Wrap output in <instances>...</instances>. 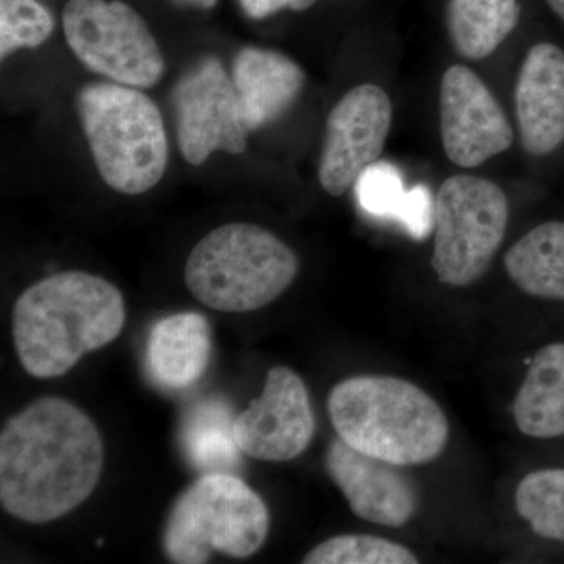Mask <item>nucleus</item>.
<instances>
[{
	"mask_svg": "<svg viewBox=\"0 0 564 564\" xmlns=\"http://www.w3.org/2000/svg\"><path fill=\"white\" fill-rule=\"evenodd\" d=\"M328 414L345 443L403 467L440 458L451 432L444 411L429 393L383 375H361L334 386Z\"/></svg>",
	"mask_w": 564,
	"mask_h": 564,
	"instance_id": "obj_3",
	"label": "nucleus"
},
{
	"mask_svg": "<svg viewBox=\"0 0 564 564\" xmlns=\"http://www.w3.org/2000/svg\"><path fill=\"white\" fill-rule=\"evenodd\" d=\"M440 115L445 155L463 169H477L513 144V128L502 106L467 66L445 70Z\"/></svg>",
	"mask_w": 564,
	"mask_h": 564,
	"instance_id": "obj_12",
	"label": "nucleus"
},
{
	"mask_svg": "<svg viewBox=\"0 0 564 564\" xmlns=\"http://www.w3.org/2000/svg\"><path fill=\"white\" fill-rule=\"evenodd\" d=\"M210 350V326L202 314L170 315L152 328L148 364L159 383L172 389L187 388L207 369Z\"/></svg>",
	"mask_w": 564,
	"mask_h": 564,
	"instance_id": "obj_16",
	"label": "nucleus"
},
{
	"mask_svg": "<svg viewBox=\"0 0 564 564\" xmlns=\"http://www.w3.org/2000/svg\"><path fill=\"white\" fill-rule=\"evenodd\" d=\"M503 263L527 295L564 302V221L543 223L527 232L507 251Z\"/></svg>",
	"mask_w": 564,
	"mask_h": 564,
	"instance_id": "obj_18",
	"label": "nucleus"
},
{
	"mask_svg": "<svg viewBox=\"0 0 564 564\" xmlns=\"http://www.w3.org/2000/svg\"><path fill=\"white\" fill-rule=\"evenodd\" d=\"M325 467L364 521L399 529L417 513L421 496L403 466L362 454L337 436L326 451Z\"/></svg>",
	"mask_w": 564,
	"mask_h": 564,
	"instance_id": "obj_13",
	"label": "nucleus"
},
{
	"mask_svg": "<svg viewBox=\"0 0 564 564\" xmlns=\"http://www.w3.org/2000/svg\"><path fill=\"white\" fill-rule=\"evenodd\" d=\"M315 419L310 392L289 367H273L265 388L248 410L234 419L237 447L259 462H291L310 447Z\"/></svg>",
	"mask_w": 564,
	"mask_h": 564,
	"instance_id": "obj_11",
	"label": "nucleus"
},
{
	"mask_svg": "<svg viewBox=\"0 0 564 564\" xmlns=\"http://www.w3.org/2000/svg\"><path fill=\"white\" fill-rule=\"evenodd\" d=\"M519 18V0H448L445 9L452 44L469 61H484L499 50Z\"/></svg>",
	"mask_w": 564,
	"mask_h": 564,
	"instance_id": "obj_19",
	"label": "nucleus"
},
{
	"mask_svg": "<svg viewBox=\"0 0 564 564\" xmlns=\"http://www.w3.org/2000/svg\"><path fill=\"white\" fill-rule=\"evenodd\" d=\"M516 120L524 150L547 155L564 143V51L551 43L527 52L514 90Z\"/></svg>",
	"mask_w": 564,
	"mask_h": 564,
	"instance_id": "obj_14",
	"label": "nucleus"
},
{
	"mask_svg": "<svg viewBox=\"0 0 564 564\" xmlns=\"http://www.w3.org/2000/svg\"><path fill=\"white\" fill-rule=\"evenodd\" d=\"M315 3H317V0H291L289 9L292 11H306L314 7Z\"/></svg>",
	"mask_w": 564,
	"mask_h": 564,
	"instance_id": "obj_28",
	"label": "nucleus"
},
{
	"mask_svg": "<svg viewBox=\"0 0 564 564\" xmlns=\"http://www.w3.org/2000/svg\"><path fill=\"white\" fill-rule=\"evenodd\" d=\"M516 510L534 534L564 543V469L525 475L516 489Z\"/></svg>",
	"mask_w": 564,
	"mask_h": 564,
	"instance_id": "obj_20",
	"label": "nucleus"
},
{
	"mask_svg": "<svg viewBox=\"0 0 564 564\" xmlns=\"http://www.w3.org/2000/svg\"><path fill=\"white\" fill-rule=\"evenodd\" d=\"M359 206L373 217L399 220L408 191L399 169L392 163L378 161L359 176L355 184Z\"/></svg>",
	"mask_w": 564,
	"mask_h": 564,
	"instance_id": "obj_24",
	"label": "nucleus"
},
{
	"mask_svg": "<svg viewBox=\"0 0 564 564\" xmlns=\"http://www.w3.org/2000/svg\"><path fill=\"white\" fill-rule=\"evenodd\" d=\"M304 564H415L417 556L403 544L372 534H339L314 547Z\"/></svg>",
	"mask_w": 564,
	"mask_h": 564,
	"instance_id": "obj_22",
	"label": "nucleus"
},
{
	"mask_svg": "<svg viewBox=\"0 0 564 564\" xmlns=\"http://www.w3.org/2000/svg\"><path fill=\"white\" fill-rule=\"evenodd\" d=\"M124 322V299L111 282L85 272L52 274L17 300L14 348L32 377H61L113 343Z\"/></svg>",
	"mask_w": 564,
	"mask_h": 564,
	"instance_id": "obj_2",
	"label": "nucleus"
},
{
	"mask_svg": "<svg viewBox=\"0 0 564 564\" xmlns=\"http://www.w3.org/2000/svg\"><path fill=\"white\" fill-rule=\"evenodd\" d=\"M77 111L96 169L110 188L141 195L161 182L169 139L150 96L117 82H91L77 93Z\"/></svg>",
	"mask_w": 564,
	"mask_h": 564,
	"instance_id": "obj_4",
	"label": "nucleus"
},
{
	"mask_svg": "<svg viewBox=\"0 0 564 564\" xmlns=\"http://www.w3.org/2000/svg\"><path fill=\"white\" fill-rule=\"evenodd\" d=\"M231 79L245 128L254 132L292 109L302 95L306 74L299 63L281 52L247 46L234 58Z\"/></svg>",
	"mask_w": 564,
	"mask_h": 564,
	"instance_id": "obj_15",
	"label": "nucleus"
},
{
	"mask_svg": "<svg viewBox=\"0 0 564 564\" xmlns=\"http://www.w3.org/2000/svg\"><path fill=\"white\" fill-rule=\"evenodd\" d=\"M239 3L251 20H265L291 7V0H239Z\"/></svg>",
	"mask_w": 564,
	"mask_h": 564,
	"instance_id": "obj_26",
	"label": "nucleus"
},
{
	"mask_svg": "<svg viewBox=\"0 0 564 564\" xmlns=\"http://www.w3.org/2000/svg\"><path fill=\"white\" fill-rule=\"evenodd\" d=\"M391 99L383 88L364 84L345 93L326 121L318 181L343 196L370 165L380 161L392 126Z\"/></svg>",
	"mask_w": 564,
	"mask_h": 564,
	"instance_id": "obj_10",
	"label": "nucleus"
},
{
	"mask_svg": "<svg viewBox=\"0 0 564 564\" xmlns=\"http://www.w3.org/2000/svg\"><path fill=\"white\" fill-rule=\"evenodd\" d=\"M519 432L536 440L564 434V344L545 345L532 366L513 403Z\"/></svg>",
	"mask_w": 564,
	"mask_h": 564,
	"instance_id": "obj_17",
	"label": "nucleus"
},
{
	"mask_svg": "<svg viewBox=\"0 0 564 564\" xmlns=\"http://www.w3.org/2000/svg\"><path fill=\"white\" fill-rule=\"evenodd\" d=\"M547 6L551 7L552 11L564 21V0H545Z\"/></svg>",
	"mask_w": 564,
	"mask_h": 564,
	"instance_id": "obj_29",
	"label": "nucleus"
},
{
	"mask_svg": "<svg viewBox=\"0 0 564 564\" xmlns=\"http://www.w3.org/2000/svg\"><path fill=\"white\" fill-rule=\"evenodd\" d=\"M299 270V256L269 229L229 223L195 245L184 278L204 306L250 313L280 299Z\"/></svg>",
	"mask_w": 564,
	"mask_h": 564,
	"instance_id": "obj_5",
	"label": "nucleus"
},
{
	"mask_svg": "<svg viewBox=\"0 0 564 564\" xmlns=\"http://www.w3.org/2000/svg\"><path fill=\"white\" fill-rule=\"evenodd\" d=\"M102 467L95 422L68 400L43 397L0 433V503L20 521H55L91 496Z\"/></svg>",
	"mask_w": 564,
	"mask_h": 564,
	"instance_id": "obj_1",
	"label": "nucleus"
},
{
	"mask_svg": "<svg viewBox=\"0 0 564 564\" xmlns=\"http://www.w3.org/2000/svg\"><path fill=\"white\" fill-rule=\"evenodd\" d=\"M69 50L85 68L117 84L152 88L165 58L147 21L121 0H68L62 14Z\"/></svg>",
	"mask_w": 564,
	"mask_h": 564,
	"instance_id": "obj_8",
	"label": "nucleus"
},
{
	"mask_svg": "<svg viewBox=\"0 0 564 564\" xmlns=\"http://www.w3.org/2000/svg\"><path fill=\"white\" fill-rule=\"evenodd\" d=\"M399 221L415 240L426 239L434 228V198L423 184L408 191Z\"/></svg>",
	"mask_w": 564,
	"mask_h": 564,
	"instance_id": "obj_25",
	"label": "nucleus"
},
{
	"mask_svg": "<svg viewBox=\"0 0 564 564\" xmlns=\"http://www.w3.org/2000/svg\"><path fill=\"white\" fill-rule=\"evenodd\" d=\"M54 18L36 0H0V58L46 43Z\"/></svg>",
	"mask_w": 564,
	"mask_h": 564,
	"instance_id": "obj_23",
	"label": "nucleus"
},
{
	"mask_svg": "<svg viewBox=\"0 0 564 564\" xmlns=\"http://www.w3.org/2000/svg\"><path fill=\"white\" fill-rule=\"evenodd\" d=\"M510 220L508 198L485 177H448L434 198L432 267L437 280L466 288L480 280L494 261Z\"/></svg>",
	"mask_w": 564,
	"mask_h": 564,
	"instance_id": "obj_7",
	"label": "nucleus"
},
{
	"mask_svg": "<svg viewBox=\"0 0 564 564\" xmlns=\"http://www.w3.org/2000/svg\"><path fill=\"white\" fill-rule=\"evenodd\" d=\"M234 421L221 404H204L193 411L185 426L184 441L188 456L204 469H225L239 458L232 434Z\"/></svg>",
	"mask_w": 564,
	"mask_h": 564,
	"instance_id": "obj_21",
	"label": "nucleus"
},
{
	"mask_svg": "<svg viewBox=\"0 0 564 564\" xmlns=\"http://www.w3.org/2000/svg\"><path fill=\"white\" fill-rule=\"evenodd\" d=\"M170 2L180 7H188V9L210 10L217 6L218 0H170Z\"/></svg>",
	"mask_w": 564,
	"mask_h": 564,
	"instance_id": "obj_27",
	"label": "nucleus"
},
{
	"mask_svg": "<svg viewBox=\"0 0 564 564\" xmlns=\"http://www.w3.org/2000/svg\"><path fill=\"white\" fill-rule=\"evenodd\" d=\"M269 529V508L258 492L231 474L210 473L177 497L163 549L180 564L207 563L214 552L247 558L265 543Z\"/></svg>",
	"mask_w": 564,
	"mask_h": 564,
	"instance_id": "obj_6",
	"label": "nucleus"
},
{
	"mask_svg": "<svg viewBox=\"0 0 564 564\" xmlns=\"http://www.w3.org/2000/svg\"><path fill=\"white\" fill-rule=\"evenodd\" d=\"M177 144L191 165H203L214 152L242 154L247 150L239 99L220 58L209 55L177 79L172 93Z\"/></svg>",
	"mask_w": 564,
	"mask_h": 564,
	"instance_id": "obj_9",
	"label": "nucleus"
}]
</instances>
